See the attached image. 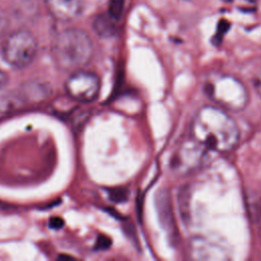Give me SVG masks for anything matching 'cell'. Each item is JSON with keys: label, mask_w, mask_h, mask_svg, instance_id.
Wrapping results in <instances>:
<instances>
[{"label": "cell", "mask_w": 261, "mask_h": 261, "mask_svg": "<svg viewBox=\"0 0 261 261\" xmlns=\"http://www.w3.org/2000/svg\"><path fill=\"white\" fill-rule=\"evenodd\" d=\"M191 138L208 152L225 154L238 146L240 129L223 109L217 106H204L193 118Z\"/></svg>", "instance_id": "obj_1"}, {"label": "cell", "mask_w": 261, "mask_h": 261, "mask_svg": "<svg viewBox=\"0 0 261 261\" xmlns=\"http://www.w3.org/2000/svg\"><path fill=\"white\" fill-rule=\"evenodd\" d=\"M52 57L56 65L63 70H76L85 66L92 58L94 47L89 35L76 28L58 32L52 40Z\"/></svg>", "instance_id": "obj_2"}, {"label": "cell", "mask_w": 261, "mask_h": 261, "mask_svg": "<svg viewBox=\"0 0 261 261\" xmlns=\"http://www.w3.org/2000/svg\"><path fill=\"white\" fill-rule=\"evenodd\" d=\"M204 91L215 105L223 110L240 111L246 107L249 95L244 84L226 73H216L206 81Z\"/></svg>", "instance_id": "obj_3"}, {"label": "cell", "mask_w": 261, "mask_h": 261, "mask_svg": "<svg viewBox=\"0 0 261 261\" xmlns=\"http://www.w3.org/2000/svg\"><path fill=\"white\" fill-rule=\"evenodd\" d=\"M38 41L35 35L24 29L10 33L3 41L1 55L6 63L14 68H24L36 58Z\"/></svg>", "instance_id": "obj_4"}, {"label": "cell", "mask_w": 261, "mask_h": 261, "mask_svg": "<svg viewBox=\"0 0 261 261\" xmlns=\"http://www.w3.org/2000/svg\"><path fill=\"white\" fill-rule=\"evenodd\" d=\"M65 92L69 98L80 103L94 101L100 92L101 82L99 76L88 70H73L65 81Z\"/></svg>", "instance_id": "obj_5"}, {"label": "cell", "mask_w": 261, "mask_h": 261, "mask_svg": "<svg viewBox=\"0 0 261 261\" xmlns=\"http://www.w3.org/2000/svg\"><path fill=\"white\" fill-rule=\"evenodd\" d=\"M207 152L204 147L191 138V140L185 142L175 153L172 165L179 170H193L204 162Z\"/></svg>", "instance_id": "obj_6"}, {"label": "cell", "mask_w": 261, "mask_h": 261, "mask_svg": "<svg viewBox=\"0 0 261 261\" xmlns=\"http://www.w3.org/2000/svg\"><path fill=\"white\" fill-rule=\"evenodd\" d=\"M44 4L51 16L59 21H71L84 10V0H44Z\"/></svg>", "instance_id": "obj_7"}, {"label": "cell", "mask_w": 261, "mask_h": 261, "mask_svg": "<svg viewBox=\"0 0 261 261\" xmlns=\"http://www.w3.org/2000/svg\"><path fill=\"white\" fill-rule=\"evenodd\" d=\"M50 92V88L45 83L32 82L23 85L22 89L18 92V95L23 104L29 102H39L45 99Z\"/></svg>", "instance_id": "obj_8"}, {"label": "cell", "mask_w": 261, "mask_h": 261, "mask_svg": "<svg viewBox=\"0 0 261 261\" xmlns=\"http://www.w3.org/2000/svg\"><path fill=\"white\" fill-rule=\"evenodd\" d=\"M113 18L110 17L109 14H100L98 15L93 23L94 30L101 37H110L114 34L115 27Z\"/></svg>", "instance_id": "obj_9"}, {"label": "cell", "mask_w": 261, "mask_h": 261, "mask_svg": "<svg viewBox=\"0 0 261 261\" xmlns=\"http://www.w3.org/2000/svg\"><path fill=\"white\" fill-rule=\"evenodd\" d=\"M125 0H109L108 6V14L115 21L118 20L123 12Z\"/></svg>", "instance_id": "obj_10"}, {"label": "cell", "mask_w": 261, "mask_h": 261, "mask_svg": "<svg viewBox=\"0 0 261 261\" xmlns=\"http://www.w3.org/2000/svg\"><path fill=\"white\" fill-rule=\"evenodd\" d=\"M9 27V19L5 11L0 9V38L3 37Z\"/></svg>", "instance_id": "obj_11"}, {"label": "cell", "mask_w": 261, "mask_h": 261, "mask_svg": "<svg viewBox=\"0 0 261 261\" xmlns=\"http://www.w3.org/2000/svg\"><path fill=\"white\" fill-rule=\"evenodd\" d=\"M228 28H229V23L225 19H221L217 27V34L215 36V39L219 41L221 37L225 34V32L228 30Z\"/></svg>", "instance_id": "obj_12"}, {"label": "cell", "mask_w": 261, "mask_h": 261, "mask_svg": "<svg viewBox=\"0 0 261 261\" xmlns=\"http://www.w3.org/2000/svg\"><path fill=\"white\" fill-rule=\"evenodd\" d=\"M116 192V194H114L113 192L111 193V198L115 201H122L126 198V192L123 189H118V190H114Z\"/></svg>", "instance_id": "obj_13"}, {"label": "cell", "mask_w": 261, "mask_h": 261, "mask_svg": "<svg viewBox=\"0 0 261 261\" xmlns=\"http://www.w3.org/2000/svg\"><path fill=\"white\" fill-rule=\"evenodd\" d=\"M63 224H64L63 220H62L61 218H59V217H52V218L50 219V221H49L50 227H51V228H54V229H59V228H61V227L63 226Z\"/></svg>", "instance_id": "obj_14"}, {"label": "cell", "mask_w": 261, "mask_h": 261, "mask_svg": "<svg viewBox=\"0 0 261 261\" xmlns=\"http://www.w3.org/2000/svg\"><path fill=\"white\" fill-rule=\"evenodd\" d=\"M97 248L98 249H101V250H104L106 248H108L110 246V241L105 238V237H100L98 240H97V244H96Z\"/></svg>", "instance_id": "obj_15"}, {"label": "cell", "mask_w": 261, "mask_h": 261, "mask_svg": "<svg viewBox=\"0 0 261 261\" xmlns=\"http://www.w3.org/2000/svg\"><path fill=\"white\" fill-rule=\"evenodd\" d=\"M7 82H8L7 74L5 73V71H3L2 69H0V91L6 86Z\"/></svg>", "instance_id": "obj_16"}, {"label": "cell", "mask_w": 261, "mask_h": 261, "mask_svg": "<svg viewBox=\"0 0 261 261\" xmlns=\"http://www.w3.org/2000/svg\"><path fill=\"white\" fill-rule=\"evenodd\" d=\"M258 226H259V234L261 238V201L259 205V216H258Z\"/></svg>", "instance_id": "obj_17"}, {"label": "cell", "mask_w": 261, "mask_h": 261, "mask_svg": "<svg viewBox=\"0 0 261 261\" xmlns=\"http://www.w3.org/2000/svg\"><path fill=\"white\" fill-rule=\"evenodd\" d=\"M223 1H226V2H230V1H232V0H223Z\"/></svg>", "instance_id": "obj_18"}]
</instances>
